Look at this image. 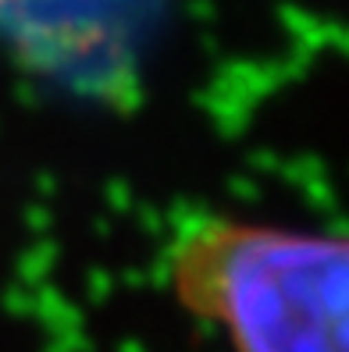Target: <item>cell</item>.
I'll use <instances>...</instances> for the list:
<instances>
[{
    "label": "cell",
    "instance_id": "cell-1",
    "mask_svg": "<svg viewBox=\"0 0 349 352\" xmlns=\"http://www.w3.org/2000/svg\"><path fill=\"white\" fill-rule=\"evenodd\" d=\"M160 267L175 302L232 352H349V232L189 214Z\"/></svg>",
    "mask_w": 349,
    "mask_h": 352
}]
</instances>
